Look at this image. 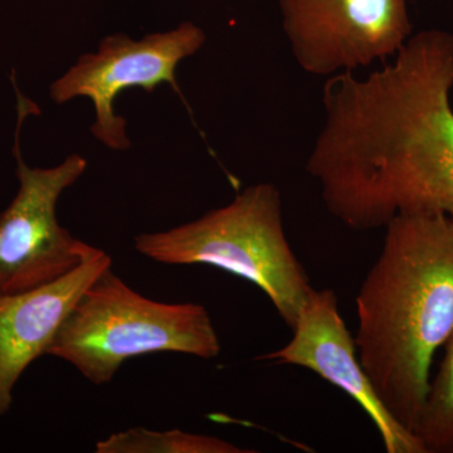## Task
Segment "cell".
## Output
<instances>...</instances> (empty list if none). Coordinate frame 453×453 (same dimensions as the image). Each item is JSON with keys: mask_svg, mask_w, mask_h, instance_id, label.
Here are the masks:
<instances>
[{"mask_svg": "<svg viewBox=\"0 0 453 453\" xmlns=\"http://www.w3.org/2000/svg\"><path fill=\"white\" fill-rule=\"evenodd\" d=\"M453 33L412 35L380 70L329 77L306 172L326 210L357 232L402 213L453 219Z\"/></svg>", "mask_w": 453, "mask_h": 453, "instance_id": "6da1fadb", "label": "cell"}, {"mask_svg": "<svg viewBox=\"0 0 453 453\" xmlns=\"http://www.w3.org/2000/svg\"><path fill=\"white\" fill-rule=\"evenodd\" d=\"M384 229L357 292L354 340L381 404L414 434L434 357L453 332V219L402 213Z\"/></svg>", "mask_w": 453, "mask_h": 453, "instance_id": "7a4b0ae2", "label": "cell"}, {"mask_svg": "<svg viewBox=\"0 0 453 453\" xmlns=\"http://www.w3.org/2000/svg\"><path fill=\"white\" fill-rule=\"evenodd\" d=\"M134 246L159 264L207 265L252 282L290 329L314 290L288 242L281 195L271 183L246 188L193 222L136 235Z\"/></svg>", "mask_w": 453, "mask_h": 453, "instance_id": "3957f363", "label": "cell"}, {"mask_svg": "<svg viewBox=\"0 0 453 453\" xmlns=\"http://www.w3.org/2000/svg\"><path fill=\"white\" fill-rule=\"evenodd\" d=\"M163 351L219 357L222 347L210 312L199 303L148 299L109 266L82 292L46 356L65 360L103 386L127 360Z\"/></svg>", "mask_w": 453, "mask_h": 453, "instance_id": "277c9868", "label": "cell"}, {"mask_svg": "<svg viewBox=\"0 0 453 453\" xmlns=\"http://www.w3.org/2000/svg\"><path fill=\"white\" fill-rule=\"evenodd\" d=\"M18 122L13 155L17 195L0 213V295H13L61 279L98 251L74 238L57 219V203L88 169L71 154L52 168H33L23 159L20 129L35 104L17 89Z\"/></svg>", "mask_w": 453, "mask_h": 453, "instance_id": "5b68a950", "label": "cell"}, {"mask_svg": "<svg viewBox=\"0 0 453 453\" xmlns=\"http://www.w3.org/2000/svg\"><path fill=\"white\" fill-rule=\"evenodd\" d=\"M207 35L201 27L183 22L168 32L146 35L135 41L125 33L106 35L96 52L80 56L76 64L50 85V96L57 105L76 97H88L95 107L92 135L112 150H127V120L116 115L115 98L120 92L140 88L153 94L168 83L180 92L175 70L188 57L204 46Z\"/></svg>", "mask_w": 453, "mask_h": 453, "instance_id": "8992f818", "label": "cell"}, {"mask_svg": "<svg viewBox=\"0 0 453 453\" xmlns=\"http://www.w3.org/2000/svg\"><path fill=\"white\" fill-rule=\"evenodd\" d=\"M411 0H279L281 26L301 70L354 73L392 59L412 37Z\"/></svg>", "mask_w": 453, "mask_h": 453, "instance_id": "52a82bcc", "label": "cell"}, {"mask_svg": "<svg viewBox=\"0 0 453 453\" xmlns=\"http://www.w3.org/2000/svg\"><path fill=\"white\" fill-rule=\"evenodd\" d=\"M291 330L285 347L257 359L309 369L342 390L368 414L387 453H425L418 438L399 425L378 398L360 365L356 340L340 315L335 291L314 288Z\"/></svg>", "mask_w": 453, "mask_h": 453, "instance_id": "ba28073f", "label": "cell"}, {"mask_svg": "<svg viewBox=\"0 0 453 453\" xmlns=\"http://www.w3.org/2000/svg\"><path fill=\"white\" fill-rule=\"evenodd\" d=\"M109 266L111 257L98 250L56 281L19 294L0 295V417L11 410L23 372L46 356L82 292Z\"/></svg>", "mask_w": 453, "mask_h": 453, "instance_id": "9c48e42d", "label": "cell"}, {"mask_svg": "<svg viewBox=\"0 0 453 453\" xmlns=\"http://www.w3.org/2000/svg\"><path fill=\"white\" fill-rule=\"evenodd\" d=\"M97 453H250L222 438L174 428L153 431L133 427L113 434L95 446Z\"/></svg>", "mask_w": 453, "mask_h": 453, "instance_id": "30bf717a", "label": "cell"}, {"mask_svg": "<svg viewBox=\"0 0 453 453\" xmlns=\"http://www.w3.org/2000/svg\"><path fill=\"white\" fill-rule=\"evenodd\" d=\"M431 383L414 434L425 453H453V332Z\"/></svg>", "mask_w": 453, "mask_h": 453, "instance_id": "8fae6325", "label": "cell"}]
</instances>
